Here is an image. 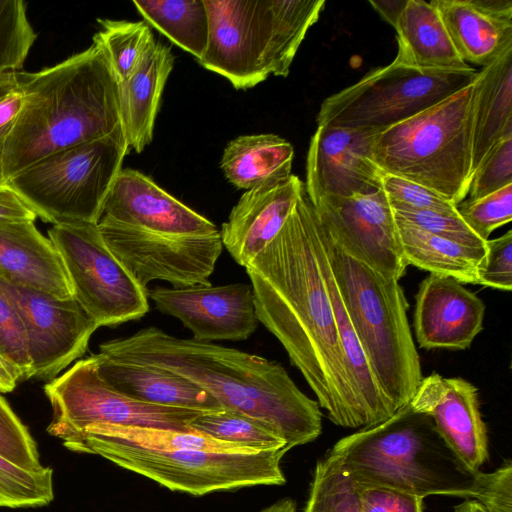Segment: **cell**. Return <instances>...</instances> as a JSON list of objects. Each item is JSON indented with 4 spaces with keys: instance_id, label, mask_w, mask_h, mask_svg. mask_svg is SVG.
I'll use <instances>...</instances> for the list:
<instances>
[{
    "instance_id": "cell-1",
    "label": "cell",
    "mask_w": 512,
    "mask_h": 512,
    "mask_svg": "<svg viewBox=\"0 0 512 512\" xmlns=\"http://www.w3.org/2000/svg\"><path fill=\"white\" fill-rule=\"evenodd\" d=\"M318 220L304 190L276 237L246 266L258 321L282 344L328 418L367 422L339 343L317 256Z\"/></svg>"
},
{
    "instance_id": "cell-2",
    "label": "cell",
    "mask_w": 512,
    "mask_h": 512,
    "mask_svg": "<svg viewBox=\"0 0 512 512\" xmlns=\"http://www.w3.org/2000/svg\"><path fill=\"white\" fill-rule=\"evenodd\" d=\"M99 353L180 375L223 408L266 423L290 448L314 441L322 432L318 402L305 395L278 362L211 342L174 337L156 327L106 341Z\"/></svg>"
},
{
    "instance_id": "cell-3",
    "label": "cell",
    "mask_w": 512,
    "mask_h": 512,
    "mask_svg": "<svg viewBox=\"0 0 512 512\" xmlns=\"http://www.w3.org/2000/svg\"><path fill=\"white\" fill-rule=\"evenodd\" d=\"M22 106L2 144L6 181L56 152L121 125L119 81L100 44L35 73H18Z\"/></svg>"
},
{
    "instance_id": "cell-4",
    "label": "cell",
    "mask_w": 512,
    "mask_h": 512,
    "mask_svg": "<svg viewBox=\"0 0 512 512\" xmlns=\"http://www.w3.org/2000/svg\"><path fill=\"white\" fill-rule=\"evenodd\" d=\"M328 454L356 483L394 488L422 498L475 499L478 472L458 459L433 420L409 404L373 426L341 438Z\"/></svg>"
},
{
    "instance_id": "cell-5",
    "label": "cell",
    "mask_w": 512,
    "mask_h": 512,
    "mask_svg": "<svg viewBox=\"0 0 512 512\" xmlns=\"http://www.w3.org/2000/svg\"><path fill=\"white\" fill-rule=\"evenodd\" d=\"M209 42L199 60L236 89L286 77L324 0H204Z\"/></svg>"
},
{
    "instance_id": "cell-6",
    "label": "cell",
    "mask_w": 512,
    "mask_h": 512,
    "mask_svg": "<svg viewBox=\"0 0 512 512\" xmlns=\"http://www.w3.org/2000/svg\"><path fill=\"white\" fill-rule=\"evenodd\" d=\"M319 228L352 327L382 392L398 410L409 404L423 378L404 291L398 280L348 255Z\"/></svg>"
},
{
    "instance_id": "cell-7",
    "label": "cell",
    "mask_w": 512,
    "mask_h": 512,
    "mask_svg": "<svg viewBox=\"0 0 512 512\" xmlns=\"http://www.w3.org/2000/svg\"><path fill=\"white\" fill-rule=\"evenodd\" d=\"M473 113L472 81L437 104L378 131L371 159L382 172L428 187L458 205L467 196L472 176Z\"/></svg>"
},
{
    "instance_id": "cell-8",
    "label": "cell",
    "mask_w": 512,
    "mask_h": 512,
    "mask_svg": "<svg viewBox=\"0 0 512 512\" xmlns=\"http://www.w3.org/2000/svg\"><path fill=\"white\" fill-rule=\"evenodd\" d=\"M99 455L172 490L202 496L257 485H283L280 463L288 447L257 452L157 450L122 443L93 432L70 448Z\"/></svg>"
},
{
    "instance_id": "cell-9",
    "label": "cell",
    "mask_w": 512,
    "mask_h": 512,
    "mask_svg": "<svg viewBox=\"0 0 512 512\" xmlns=\"http://www.w3.org/2000/svg\"><path fill=\"white\" fill-rule=\"evenodd\" d=\"M128 148L120 126L102 138L41 159L6 184L44 222L98 224Z\"/></svg>"
},
{
    "instance_id": "cell-10",
    "label": "cell",
    "mask_w": 512,
    "mask_h": 512,
    "mask_svg": "<svg viewBox=\"0 0 512 512\" xmlns=\"http://www.w3.org/2000/svg\"><path fill=\"white\" fill-rule=\"evenodd\" d=\"M476 73L474 68L420 70L394 60L326 98L316 122L318 126L381 131L466 87Z\"/></svg>"
},
{
    "instance_id": "cell-11",
    "label": "cell",
    "mask_w": 512,
    "mask_h": 512,
    "mask_svg": "<svg viewBox=\"0 0 512 512\" xmlns=\"http://www.w3.org/2000/svg\"><path fill=\"white\" fill-rule=\"evenodd\" d=\"M52 407L50 435L70 449L93 425L149 427L193 432L201 411L144 402L109 385L99 374L95 354L76 362L44 386Z\"/></svg>"
},
{
    "instance_id": "cell-12",
    "label": "cell",
    "mask_w": 512,
    "mask_h": 512,
    "mask_svg": "<svg viewBox=\"0 0 512 512\" xmlns=\"http://www.w3.org/2000/svg\"><path fill=\"white\" fill-rule=\"evenodd\" d=\"M48 236L62 259L73 296L98 328L136 320L149 311L147 289L112 254L98 224H56Z\"/></svg>"
},
{
    "instance_id": "cell-13",
    "label": "cell",
    "mask_w": 512,
    "mask_h": 512,
    "mask_svg": "<svg viewBox=\"0 0 512 512\" xmlns=\"http://www.w3.org/2000/svg\"><path fill=\"white\" fill-rule=\"evenodd\" d=\"M98 227L112 254L143 288L154 280L174 288L209 285L223 244L220 232L170 235L101 217Z\"/></svg>"
},
{
    "instance_id": "cell-14",
    "label": "cell",
    "mask_w": 512,
    "mask_h": 512,
    "mask_svg": "<svg viewBox=\"0 0 512 512\" xmlns=\"http://www.w3.org/2000/svg\"><path fill=\"white\" fill-rule=\"evenodd\" d=\"M0 291L24 325L32 377L53 380L85 354L98 326L75 297L58 298L2 278Z\"/></svg>"
},
{
    "instance_id": "cell-15",
    "label": "cell",
    "mask_w": 512,
    "mask_h": 512,
    "mask_svg": "<svg viewBox=\"0 0 512 512\" xmlns=\"http://www.w3.org/2000/svg\"><path fill=\"white\" fill-rule=\"evenodd\" d=\"M312 205L322 229L345 253L385 278L400 280L408 265L382 189L345 198L326 196Z\"/></svg>"
},
{
    "instance_id": "cell-16",
    "label": "cell",
    "mask_w": 512,
    "mask_h": 512,
    "mask_svg": "<svg viewBox=\"0 0 512 512\" xmlns=\"http://www.w3.org/2000/svg\"><path fill=\"white\" fill-rule=\"evenodd\" d=\"M377 132L318 126L308 149L304 185L312 204L326 196L345 198L382 189L384 172L371 159Z\"/></svg>"
},
{
    "instance_id": "cell-17",
    "label": "cell",
    "mask_w": 512,
    "mask_h": 512,
    "mask_svg": "<svg viewBox=\"0 0 512 512\" xmlns=\"http://www.w3.org/2000/svg\"><path fill=\"white\" fill-rule=\"evenodd\" d=\"M147 295L159 311L179 319L198 341L246 340L258 326L251 284L156 287Z\"/></svg>"
},
{
    "instance_id": "cell-18",
    "label": "cell",
    "mask_w": 512,
    "mask_h": 512,
    "mask_svg": "<svg viewBox=\"0 0 512 512\" xmlns=\"http://www.w3.org/2000/svg\"><path fill=\"white\" fill-rule=\"evenodd\" d=\"M409 405L433 420L441 438L467 469L480 471L489 456L488 437L478 390L472 383L432 373L422 378Z\"/></svg>"
},
{
    "instance_id": "cell-19",
    "label": "cell",
    "mask_w": 512,
    "mask_h": 512,
    "mask_svg": "<svg viewBox=\"0 0 512 512\" xmlns=\"http://www.w3.org/2000/svg\"><path fill=\"white\" fill-rule=\"evenodd\" d=\"M484 302L463 283L429 274L419 285L414 310L417 343L425 349L465 350L483 329Z\"/></svg>"
},
{
    "instance_id": "cell-20",
    "label": "cell",
    "mask_w": 512,
    "mask_h": 512,
    "mask_svg": "<svg viewBox=\"0 0 512 512\" xmlns=\"http://www.w3.org/2000/svg\"><path fill=\"white\" fill-rule=\"evenodd\" d=\"M101 217L170 235H210L216 225L160 188L143 173L122 169L105 200Z\"/></svg>"
},
{
    "instance_id": "cell-21",
    "label": "cell",
    "mask_w": 512,
    "mask_h": 512,
    "mask_svg": "<svg viewBox=\"0 0 512 512\" xmlns=\"http://www.w3.org/2000/svg\"><path fill=\"white\" fill-rule=\"evenodd\" d=\"M304 188L291 174L241 196L219 231L223 246L239 265L245 267L276 237Z\"/></svg>"
},
{
    "instance_id": "cell-22",
    "label": "cell",
    "mask_w": 512,
    "mask_h": 512,
    "mask_svg": "<svg viewBox=\"0 0 512 512\" xmlns=\"http://www.w3.org/2000/svg\"><path fill=\"white\" fill-rule=\"evenodd\" d=\"M459 56L483 67L512 48V0H432Z\"/></svg>"
},
{
    "instance_id": "cell-23",
    "label": "cell",
    "mask_w": 512,
    "mask_h": 512,
    "mask_svg": "<svg viewBox=\"0 0 512 512\" xmlns=\"http://www.w3.org/2000/svg\"><path fill=\"white\" fill-rule=\"evenodd\" d=\"M0 278L58 298L74 297L59 253L34 222L0 224Z\"/></svg>"
},
{
    "instance_id": "cell-24",
    "label": "cell",
    "mask_w": 512,
    "mask_h": 512,
    "mask_svg": "<svg viewBox=\"0 0 512 512\" xmlns=\"http://www.w3.org/2000/svg\"><path fill=\"white\" fill-rule=\"evenodd\" d=\"M173 62L170 48L155 42L132 74L119 82L122 129L128 146L137 153L152 141L162 92Z\"/></svg>"
},
{
    "instance_id": "cell-25",
    "label": "cell",
    "mask_w": 512,
    "mask_h": 512,
    "mask_svg": "<svg viewBox=\"0 0 512 512\" xmlns=\"http://www.w3.org/2000/svg\"><path fill=\"white\" fill-rule=\"evenodd\" d=\"M95 357L100 376L113 388L135 399L201 412L223 409L214 397L173 372L117 361L100 353Z\"/></svg>"
},
{
    "instance_id": "cell-26",
    "label": "cell",
    "mask_w": 512,
    "mask_h": 512,
    "mask_svg": "<svg viewBox=\"0 0 512 512\" xmlns=\"http://www.w3.org/2000/svg\"><path fill=\"white\" fill-rule=\"evenodd\" d=\"M394 28L398 43L395 61L429 71L473 69L457 53L431 2L407 0Z\"/></svg>"
},
{
    "instance_id": "cell-27",
    "label": "cell",
    "mask_w": 512,
    "mask_h": 512,
    "mask_svg": "<svg viewBox=\"0 0 512 512\" xmlns=\"http://www.w3.org/2000/svg\"><path fill=\"white\" fill-rule=\"evenodd\" d=\"M473 84L472 173L493 146L512 135V48L477 72Z\"/></svg>"
},
{
    "instance_id": "cell-28",
    "label": "cell",
    "mask_w": 512,
    "mask_h": 512,
    "mask_svg": "<svg viewBox=\"0 0 512 512\" xmlns=\"http://www.w3.org/2000/svg\"><path fill=\"white\" fill-rule=\"evenodd\" d=\"M293 157L291 143L278 135H243L227 144L220 167L232 185L249 190L288 178Z\"/></svg>"
},
{
    "instance_id": "cell-29",
    "label": "cell",
    "mask_w": 512,
    "mask_h": 512,
    "mask_svg": "<svg viewBox=\"0 0 512 512\" xmlns=\"http://www.w3.org/2000/svg\"><path fill=\"white\" fill-rule=\"evenodd\" d=\"M395 218V216H394ZM401 251L407 265L477 284V267L485 249L471 248L430 234L395 218Z\"/></svg>"
},
{
    "instance_id": "cell-30",
    "label": "cell",
    "mask_w": 512,
    "mask_h": 512,
    "mask_svg": "<svg viewBox=\"0 0 512 512\" xmlns=\"http://www.w3.org/2000/svg\"><path fill=\"white\" fill-rule=\"evenodd\" d=\"M147 24L192 54L198 61L209 42V16L204 0L133 1Z\"/></svg>"
},
{
    "instance_id": "cell-31",
    "label": "cell",
    "mask_w": 512,
    "mask_h": 512,
    "mask_svg": "<svg viewBox=\"0 0 512 512\" xmlns=\"http://www.w3.org/2000/svg\"><path fill=\"white\" fill-rule=\"evenodd\" d=\"M86 432L97 433L122 443L157 450L196 449L241 453L261 451L249 446L218 440L196 431L185 432L149 427L97 424L88 427L84 434Z\"/></svg>"
},
{
    "instance_id": "cell-32",
    "label": "cell",
    "mask_w": 512,
    "mask_h": 512,
    "mask_svg": "<svg viewBox=\"0 0 512 512\" xmlns=\"http://www.w3.org/2000/svg\"><path fill=\"white\" fill-rule=\"evenodd\" d=\"M190 427L202 434L225 442L237 443L257 450L288 447L287 443L266 423L244 413L223 408L195 417Z\"/></svg>"
},
{
    "instance_id": "cell-33",
    "label": "cell",
    "mask_w": 512,
    "mask_h": 512,
    "mask_svg": "<svg viewBox=\"0 0 512 512\" xmlns=\"http://www.w3.org/2000/svg\"><path fill=\"white\" fill-rule=\"evenodd\" d=\"M97 21L101 29L93 36V41L104 49L118 81H124L155 43L151 29L144 21Z\"/></svg>"
},
{
    "instance_id": "cell-34",
    "label": "cell",
    "mask_w": 512,
    "mask_h": 512,
    "mask_svg": "<svg viewBox=\"0 0 512 512\" xmlns=\"http://www.w3.org/2000/svg\"><path fill=\"white\" fill-rule=\"evenodd\" d=\"M53 497L50 467L28 469L0 456V507H39L49 504Z\"/></svg>"
},
{
    "instance_id": "cell-35",
    "label": "cell",
    "mask_w": 512,
    "mask_h": 512,
    "mask_svg": "<svg viewBox=\"0 0 512 512\" xmlns=\"http://www.w3.org/2000/svg\"><path fill=\"white\" fill-rule=\"evenodd\" d=\"M306 505L315 512H361L353 480L328 453L315 466Z\"/></svg>"
},
{
    "instance_id": "cell-36",
    "label": "cell",
    "mask_w": 512,
    "mask_h": 512,
    "mask_svg": "<svg viewBox=\"0 0 512 512\" xmlns=\"http://www.w3.org/2000/svg\"><path fill=\"white\" fill-rule=\"evenodd\" d=\"M37 34L21 0H0V74L21 69Z\"/></svg>"
},
{
    "instance_id": "cell-37",
    "label": "cell",
    "mask_w": 512,
    "mask_h": 512,
    "mask_svg": "<svg viewBox=\"0 0 512 512\" xmlns=\"http://www.w3.org/2000/svg\"><path fill=\"white\" fill-rule=\"evenodd\" d=\"M0 359L17 382L32 377L27 337L22 320L11 301L0 291Z\"/></svg>"
},
{
    "instance_id": "cell-38",
    "label": "cell",
    "mask_w": 512,
    "mask_h": 512,
    "mask_svg": "<svg viewBox=\"0 0 512 512\" xmlns=\"http://www.w3.org/2000/svg\"><path fill=\"white\" fill-rule=\"evenodd\" d=\"M456 210L468 227L487 241L495 229L512 219V184L484 197L462 201Z\"/></svg>"
},
{
    "instance_id": "cell-39",
    "label": "cell",
    "mask_w": 512,
    "mask_h": 512,
    "mask_svg": "<svg viewBox=\"0 0 512 512\" xmlns=\"http://www.w3.org/2000/svg\"><path fill=\"white\" fill-rule=\"evenodd\" d=\"M395 218L430 234L451 240L461 245L485 249L486 241L477 236L456 213L430 210L393 211Z\"/></svg>"
},
{
    "instance_id": "cell-40",
    "label": "cell",
    "mask_w": 512,
    "mask_h": 512,
    "mask_svg": "<svg viewBox=\"0 0 512 512\" xmlns=\"http://www.w3.org/2000/svg\"><path fill=\"white\" fill-rule=\"evenodd\" d=\"M509 184H512V135L493 146L473 171L468 199L484 197Z\"/></svg>"
},
{
    "instance_id": "cell-41",
    "label": "cell",
    "mask_w": 512,
    "mask_h": 512,
    "mask_svg": "<svg viewBox=\"0 0 512 512\" xmlns=\"http://www.w3.org/2000/svg\"><path fill=\"white\" fill-rule=\"evenodd\" d=\"M382 190L393 211L430 210L456 213V205L434 190L391 174L382 176Z\"/></svg>"
},
{
    "instance_id": "cell-42",
    "label": "cell",
    "mask_w": 512,
    "mask_h": 512,
    "mask_svg": "<svg viewBox=\"0 0 512 512\" xmlns=\"http://www.w3.org/2000/svg\"><path fill=\"white\" fill-rule=\"evenodd\" d=\"M0 456L24 468L42 467L35 441L1 395Z\"/></svg>"
},
{
    "instance_id": "cell-43",
    "label": "cell",
    "mask_w": 512,
    "mask_h": 512,
    "mask_svg": "<svg viewBox=\"0 0 512 512\" xmlns=\"http://www.w3.org/2000/svg\"><path fill=\"white\" fill-rule=\"evenodd\" d=\"M477 284L512 289V231L486 241L485 254L477 267Z\"/></svg>"
},
{
    "instance_id": "cell-44",
    "label": "cell",
    "mask_w": 512,
    "mask_h": 512,
    "mask_svg": "<svg viewBox=\"0 0 512 512\" xmlns=\"http://www.w3.org/2000/svg\"><path fill=\"white\" fill-rule=\"evenodd\" d=\"M354 484L361 512H423L422 497L381 485Z\"/></svg>"
},
{
    "instance_id": "cell-45",
    "label": "cell",
    "mask_w": 512,
    "mask_h": 512,
    "mask_svg": "<svg viewBox=\"0 0 512 512\" xmlns=\"http://www.w3.org/2000/svg\"><path fill=\"white\" fill-rule=\"evenodd\" d=\"M475 500L488 512H512L511 460L504 461L493 472H478Z\"/></svg>"
},
{
    "instance_id": "cell-46",
    "label": "cell",
    "mask_w": 512,
    "mask_h": 512,
    "mask_svg": "<svg viewBox=\"0 0 512 512\" xmlns=\"http://www.w3.org/2000/svg\"><path fill=\"white\" fill-rule=\"evenodd\" d=\"M35 212L6 183L0 186V224L34 222Z\"/></svg>"
},
{
    "instance_id": "cell-47",
    "label": "cell",
    "mask_w": 512,
    "mask_h": 512,
    "mask_svg": "<svg viewBox=\"0 0 512 512\" xmlns=\"http://www.w3.org/2000/svg\"><path fill=\"white\" fill-rule=\"evenodd\" d=\"M21 106L22 93L19 87L0 99V141H4L12 128Z\"/></svg>"
},
{
    "instance_id": "cell-48",
    "label": "cell",
    "mask_w": 512,
    "mask_h": 512,
    "mask_svg": "<svg viewBox=\"0 0 512 512\" xmlns=\"http://www.w3.org/2000/svg\"><path fill=\"white\" fill-rule=\"evenodd\" d=\"M368 2L387 23L395 27L407 0H369Z\"/></svg>"
},
{
    "instance_id": "cell-49",
    "label": "cell",
    "mask_w": 512,
    "mask_h": 512,
    "mask_svg": "<svg viewBox=\"0 0 512 512\" xmlns=\"http://www.w3.org/2000/svg\"><path fill=\"white\" fill-rule=\"evenodd\" d=\"M18 382L5 363L0 359V393H8L15 389Z\"/></svg>"
},
{
    "instance_id": "cell-50",
    "label": "cell",
    "mask_w": 512,
    "mask_h": 512,
    "mask_svg": "<svg viewBox=\"0 0 512 512\" xmlns=\"http://www.w3.org/2000/svg\"><path fill=\"white\" fill-rule=\"evenodd\" d=\"M18 87V72L0 74V99Z\"/></svg>"
},
{
    "instance_id": "cell-51",
    "label": "cell",
    "mask_w": 512,
    "mask_h": 512,
    "mask_svg": "<svg viewBox=\"0 0 512 512\" xmlns=\"http://www.w3.org/2000/svg\"><path fill=\"white\" fill-rule=\"evenodd\" d=\"M259 512H297V509L296 503L292 499L285 498L264 508Z\"/></svg>"
},
{
    "instance_id": "cell-52",
    "label": "cell",
    "mask_w": 512,
    "mask_h": 512,
    "mask_svg": "<svg viewBox=\"0 0 512 512\" xmlns=\"http://www.w3.org/2000/svg\"><path fill=\"white\" fill-rule=\"evenodd\" d=\"M454 512H488L480 502L475 499H466L454 507Z\"/></svg>"
},
{
    "instance_id": "cell-53",
    "label": "cell",
    "mask_w": 512,
    "mask_h": 512,
    "mask_svg": "<svg viewBox=\"0 0 512 512\" xmlns=\"http://www.w3.org/2000/svg\"><path fill=\"white\" fill-rule=\"evenodd\" d=\"M2 144L3 141H0V186L6 183V179L3 172V163H2Z\"/></svg>"
},
{
    "instance_id": "cell-54",
    "label": "cell",
    "mask_w": 512,
    "mask_h": 512,
    "mask_svg": "<svg viewBox=\"0 0 512 512\" xmlns=\"http://www.w3.org/2000/svg\"><path fill=\"white\" fill-rule=\"evenodd\" d=\"M303 512H315L312 508H310L309 506H305V509Z\"/></svg>"
}]
</instances>
